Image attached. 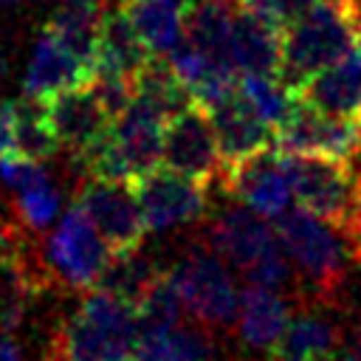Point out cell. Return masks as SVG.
I'll return each mask as SVG.
<instances>
[{"instance_id":"obj_1","label":"cell","mask_w":361,"mask_h":361,"mask_svg":"<svg viewBox=\"0 0 361 361\" xmlns=\"http://www.w3.org/2000/svg\"><path fill=\"white\" fill-rule=\"evenodd\" d=\"M282 158L299 206L330 223L361 265V172L336 155L282 152Z\"/></svg>"},{"instance_id":"obj_2","label":"cell","mask_w":361,"mask_h":361,"mask_svg":"<svg viewBox=\"0 0 361 361\" xmlns=\"http://www.w3.org/2000/svg\"><path fill=\"white\" fill-rule=\"evenodd\" d=\"M361 42V0H319L288 25L279 76L299 90L310 76L344 59Z\"/></svg>"},{"instance_id":"obj_3","label":"cell","mask_w":361,"mask_h":361,"mask_svg":"<svg viewBox=\"0 0 361 361\" xmlns=\"http://www.w3.org/2000/svg\"><path fill=\"white\" fill-rule=\"evenodd\" d=\"M138 338L135 305L124 296L93 288L71 313L56 338L59 361H107L130 353Z\"/></svg>"},{"instance_id":"obj_4","label":"cell","mask_w":361,"mask_h":361,"mask_svg":"<svg viewBox=\"0 0 361 361\" xmlns=\"http://www.w3.org/2000/svg\"><path fill=\"white\" fill-rule=\"evenodd\" d=\"M206 245L234 265L251 285L279 288L288 279V259L276 231L254 209L228 206L206 226Z\"/></svg>"},{"instance_id":"obj_5","label":"cell","mask_w":361,"mask_h":361,"mask_svg":"<svg viewBox=\"0 0 361 361\" xmlns=\"http://www.w3.org/2000/svg\"><path fill=\"white\" fill-rule=\"evenodd\" d=\"M164 116L133 99L124 113L116 116L104 141L85 158L87 175L104 180H135L158 169L164 161Z\"/></svg>"},{"instance_id":"obj_6","label":"cell","mask_w":361,"mask_h":361,"mask_svg":"<svg viewBox=\"0 0 361 361\" xmlns=\"http://www.w3.org/2000/svg\"><path fill=\"white\" fill-rule=\"evenodd\" d=\"M276 234L282 240L285 254L296 262L302 276L322 296H333L341 290L347 279V268H344L347 245L341 237L333 234L330 223L310 214L307 209H293L276 217Z\"/></svg>"},{"instance_id":"obj_7","label":"cell","mask_w":361,"mask_h":361,"mask_svg":"<svg viewBox=\"0 0 361 361\" xmlns=\"http://www.w3.org/2000/svg\"><path fill=\"white\" fill-rule=\"evenodd\" d=\"M110 259L113 251L99 234L96 223L87 217V212L79 203H73L48 234L45 271L54 274L68 288L93 290L102 282Z\"/></svg>"},{"instance_id":"obj_8","label":"cell","mask_w":361,"mask_h":361,"mask_svg":"<svg viewBox=\"0 0 361 361\" xmlns=\"http://www.w3.org/2000/svg\"><path fill=\"white\" fill-rule=\"evenodd\" d=\"M166 276L183 310L200 324L220 327L237 316L240 307L237 285L214 251H200V248L186 251Z\"/></svg>"},{"instance_id":"obj_9","label":"cell","mask_w":361,"mask_h":361,"mask_svg":"<svg viewBox=\"0 0 361 361\" xmlns=\"http://www.w3.org/2000/svg\"><path fill=\"white\" fill-rule=\"evenodd\" d=\"M76 203L96 223L113 257L138 251L144 234L149 231L144 223L133 180H104V178L87 175V180L76 195Z\"/></svg>"},{"instance_id":"obj_10","label":"cell","mask_w":361,"mask_h":361,"mask_svg":"<svg viewBox=\"0 0 361 361\" xmlns=\"http://www.w3.org/2000/svg\"><path fill=\"white\" fill-rule=\"evenodd\" d=\"M164 166L197 183H212L223 175V152L212 116L203 104L192 102L172 116L164 127Z\"/></svg>"},{"instance_id":"obj_11","label":"cell","mask_w":361,"mask_h":361,"mask_svg":"<svg viewBox=\"0 0 361 361\" xmlns=\"http://www.w3.org/2000/svg\"><path fill=\"white\" fill-rule=\"evenodd\" d=\"M276 149L355 158L361 152V121L324 113L310 102L296 99L290 116L276 127Z\"/></svg>"},{"instance_id":"obj_12","label":"cell","mask_w":361,"mask_h":361,"mask_svg":"<svg viewBox=\"0 0 361 361\" xmlns=\"http://www.w3.org/2000/svg\"><path fill=\"white\" fill-rule=\"evenodd\" d=\"M54 133L59 138V147L68 149L71 155H76L79 161H85L110 133L116 116L110 113V107L104 104V99L99 96L96 85H79L71 87L48 102H42Z\"/></svg>"},{"instance_id":"obj_13","label":"cell","mask_w":361,"mask_h":361,"mask_svg":"<svg viewBox=\"0 0 361 361\" xmlns=\"http://www.w3.org/2000/svg\"><path fill=\"white\" fill-rule=\"evenodd\" d=\"M93 79H96V65L85 59L73 45H68L54 28L45 25L25 65V76H23L25 96L37 102H48L71 87L90 85Z\"/></svg>"},{"instance_id":"obj_14","label":"cell","mask_w":361,"mask_h":361,"mask_svg":"<svg viewBox=\"0 0 361 361\" xmlns=\"http://www.w3.org/2000/svg\"><path fill=\"white\" fill-rule=\"evenodd\" d=\"M144 223L149 231H166L189 223L206 209V183H197L172 169H152L133 180Z\"/></svg>"},{"instance_id":"obj_15","label":"cell","mask_w":361,"mask_h":361,"mask_svg":"<svg viewBox=\"0 0 361 361\" xmlns=\"http://www.w3.org/2000/svg\"><path fill=\"white\" fill-rule=\"evenodd\" d=\"M220 180H223V189L240 197L248 209L274 220L282 212H288V200L293 195L285 158L282 152H271V147L240 164L226 166Z\"/></svg>"},{"instance_id":"obj_16","label":"cell","mask_w":361,"mask_h":361,"mask_svg":"<svg viewBox=\"0 0 361 361\" xmlns=\"http://www.w3.org/2000/svg\"><path fill=\"white\" fill-rule=\"evenodd\" d=\"M206 110H209L214 133H217V144L223 152V169L268 149L276 135V130L240 99L237 87H234V93L223 96L220 102L209 104Z\"/></svg>"},{"instance_id":"obj_17","label":"cell","mask_w":361,"mask_h":361,"mask_svg":"<svg viewBox=\"0 0 361 361\" xmlns=\"http://www.w3.org/2000/svg\"><path fill=\"white\" fill-rule=\"evenodd\" d=\"M296 93L324 113L361 121V42L344 59L310 76Z\"/></svg>"},{"instance_id":"obj_18","label":"cell","mask_w":361,"mask_h":361,"mask_svg":"<svg viewBox=\"0 0 361 361\" xmlns=\"http://www.w3.org/2000/svg\"><path fill=\"white\" fill-rule=\"evenodd\" d=\"M152 56L155 54H149V48L141 42L124 11L118 6L107 8L96 51V79H124L135 85V76Z\"/></svg>"},{"instance_id":"obj_19","label":"cell","mask_w":361,"mask_h":361,"mask_svg":"<svg viewBox=\"0 0 361 361\" xmlns=\"http://www.w3.org/2000/svg\"><path fill=\"white\" fill-rule=\"evenodd\" d=\"M231 59L243 73H279L282 68L279 28L248 8H237L231 28Z\"/></svg>"},{"instance_id":"obj_20","label":"cell","mask_w":361,"mask_h":361,"mask_svg":"<svg viewBox=\"0 0 361 361\" xmlns=\"http://www.w3.org/2000/svg\"><path fill=\"white\" fill-rule=\"evenodd\" d=\"M288 327L285 299L265 285H251L240 296L237 307V333L251 350H274Z\"/></svg>"},{"instance_id":"obj_21","label":"cell","mask_w":361,"mask_h":361,"mask_svg":"<svg viewBox=\"0 0 361 361\" xmlns=\"http://www.w3.org/2000/svg\"><path fill=\"white\" fill-rule=\"evenodd\" d=\"M118 8L155 56L169 54L183 39L186 0H118Z\"/></svg>"},{"instance_id":"obj_22","label":"cell","mask_w":361,"mask_h":361,"mask_svg":"<svg viewBox=\"0 0 361 361\" xmlns=\"http://www.w3.org/2000/svg\"><path fill=\"white\" fill-rule=\"evenodd\" d=\"M237 0H195L186 6V23H183V42L192 48L231 62V28L237 14ZM237 68V65H234Z\"/></svg>"},{"instance_id":"obj_23","label":"cell","mask_w":361,"mask_h":361,"mask_svg":"<svg viewBox=\"0 0 361 361\" xmlns=\"http://www.w3.org/2000/svg\"><path fill=\"white\" fill-rule=\"evenodd\" d=\"M341 347L338 327L316 313H302L288 322L282 338L274 347V361H313Z\"/></svg>"},{"instance_id":"obj_24","label":"cell","mask_w":361,"mask_h":361,"mask_svg":"<svg viewBox=\"0 0 361 361\" xmlns=\"http://www.w3.org/2000/svg\"><path fill=\"white\" fill-rule=\"evenodd\" d=\"M104 14H107L104 0H62V6L48 20V28H54L68 45H73L85 59L96 65Z\"/></svg>"},{"instance_id":"obj_25","label":"cell","mask_w":361,"mask_h":361,"mask_svg":"<svg viewBox=\"0 0 361 361\" xmlns=\"http://www.w3.org/2000/svg\"><path fill=\"white\" fill-rule=\"evenodd\" d=\"M133 358L135 361H209L212 344L206 333L175 324L169 330L138 333Z\"/></svg>"},{"instance_id":"obj_26","label":"cell","mask_w":361,"mask_h":361,"mask_svg":"<svg viewBox=\"0 0 361 361\" xmlns=\"http://www.w3.org/2000/svg\"><path fill=\"white\" fill-rule=\"evenodd\" d=\"M237 93L274 130L290 116V110L299 99V93L285 79H276L274 73H243L237 79Z\"/></svg>"},{"instance_id":"obj_27","label":"cell","mask_w":361,"mask_h":361,"mask_svg":"<svg viewBox=\"0 0 361 361\" xmlns=\"http://www.w3.org/2000/svg\"><path fill=\"white\" fill-rule=\"evenodd\" d=\"M14 138H17V152L34 161H45L62 149L45 104L28 96L23 102H14Z\"/></svg>"},{"instance_id":"obj_28","label":"cell","mask_w":361,"mask_h":361,"mask_svg":"<svg viewBox=\"0 0 361 361\" xmlns=\"http://www.w3.org/2000/svg\"><path fill=\"white\" fill-rule=\"evenodd\" d=\"M14 195H17V214H20L23 226L42 231V228H51L54 220L59 217L62 195L42 164L28 175V180L23 186L14 189Z\"/></svg>"},{"instance_id":"obj_29","label":"cell","mask_w":361,"mask_h":361,"mask_svg":"<svg viewBox=\"0 0 361 361\" xmlns=\"http://www.w3.org/2000/svg\"><path fill=\"white\" fill-rule=\"evenodd\" d=\"M161 274H164V271H158L149 259L138 257L135 251H133V254H116V257L110 259V265H107L102 282H99L96 288L113 290V293H118V296H124L127 302L135 305V302L149 290V285H152Z\"/></svg>"},{"instance_id":"obj_30","label":"cell","mask_w":361,"mask_h":361,"mask_svg":"<svg viewBox=\"0 0 361 361\" xmlns=\"http://www.w3.org/2000/svg\"><path fill=\"white\" fill-rule=\"evenodd\" d=\"M180 299L169 282L166 274H161L149 290L135 302V316H138V333H152V330H169L180 322Z\"/></svg>"},{"instance_id":"obj_31","label":"cell","mask_w":361,"mask_h":361,"mask_svg":"<svg viewBox=\"0 0 361 361\" xmlns=\"http://www.w3.org/2000/svg\"><path fill=\"white\" fill-rule=\"evenodd\" d=\"M319 0H237L240 8H248L259 17H265L268 23H274L276 28H288L293 25L302 14H307Z\"/></svg>"},{"instance_id":"obj_32","label":"cell","mask_w":361,"mask_h":361,"mask_svg":"<svg viewBox=\"0 0 361 361\" xmlns=\"http://www.w3.org/2000/svg\"><path fill=\"white\" fill-rule=\"evenodd\" d=\"M17 149L14 138V102L0 99V158Z\"/></svg>"},{"instance_id":"obj_33","label":"cell","mask_w":361,"mask_h":361,"mask_svg":"<svg viewBox=\"0 0 361 361\" xmlns=\"http://www.w3.org/2000/svg\"><path fill=\"white\" fill-rule=\"evenodd\" d=\"M0 361H25V353L14 338V330L6 327H0Z\"/></svg>"},{"instance_id":"obj_34","label":"cell","mask_w":361,"mask_h":361,"mask_svg":"<svg viewBox=\"0 0 361 361\" xmlns=\"http://www.w3.org/2000/svg\"><path fill=\"white\" fill-rule=\"evenodd\" d=\"M347 361H361V336H355L353 347L347 350Z\"/></svg>"},{"instance_id":"obj_35","label":"cell","mask_w":361,"mask_h":361,"mask_svg":"<svg viewBox=\"0 0 361 361\" xmlns=\"http://www.w3.org/2000/svg\"><path fill=\"white\" fill-rule=\"evenodd\" d=\"M6 3H17V0H0V6H6Z\"/></svg>"}]
</instances>
